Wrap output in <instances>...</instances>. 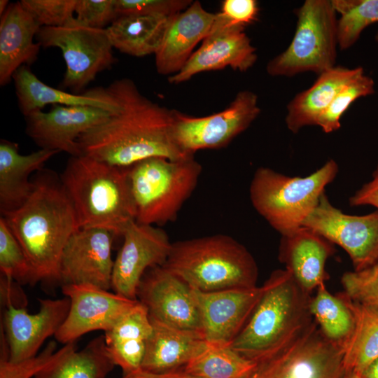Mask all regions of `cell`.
<instances>
[{"instance_id":"6da1fadb","label":"cell","mask_w":378,"mask_h":378,"mask_svg":"<svg viewBox=\"0 0 378 378\" xmlns=\"http://www.w3.org/2000/svg\"><path fill=\"white\" fill-rule=\"evenodd\" d=\"M101 88L118 108L78 138L80 155L122 168L152 158L177 160L191 156L174 139V109L143 95L128 78Z\"/></svg>"},{"instance_id":"7a4b0ae2","label":"cell","mask_w":378,"mask_h":378,"mask_svg":"<svg viewBox=\"0 0 378 378\" xmlns=\"http://www.w3.org/2000/svg\"><path fill=\"white\" fill-rule=\"evenodd\" d=\"M27 201L3 216L29 261L31 286H60L59 262L69 238L80 229L60 177L42 169Z\"/></svg>"},{"instance_id":"3957f363","label":"cell","mask_w":378,"mask_h":378,"mask_svg":"<svg viewBox=\"0 0 378 378\" xmlns=\"http://www.w3.org/2000/svg\"><path fill=\"white\" fill-rule=\"evenodd\" d=\"M246 323L230 346L254 362L286 346L313 321L311 294L288 270L274 271Z\"/></svg>"},{"instance_id":"277c9868","label":"cell","mask_w":378,"mask_h":378,"mask_svg":"<svg viewBox=\"0 0 378 378\" xmlns=\"http://www.w3.org/2000/svg\"><path fill=\"white\" fill-rule=\"evenodd\" d=\"M60 178L80 228H104L122 236L135 220L129 167L85 155L71 156Z\"/></svg>"},{"instance_id":"5b68a950","label":"cell","mask_w":378,"mask_h":378,"mask_svg":"<svg viewBox=\"0 0 378 378\" xmlns=\"http://www.w3.org/2000/svg\"><path fill=\"white\" fill-rule=\"evenodd\" d=\"M193 289L213 292L257 286L258 269L248 250L217 234L172 243L163 265Z\"/></svg>"},{"instance_id":"8992f818","label":"cell","mask_w":378,"mask_h":378,"mask_svg":"<svg viewBox=\"0 0 378 378\" xmlns=\"http://www.w3.org/2000/svg\"><path fill=\"white\" fill-rule=\"evenodd\" d=\"M338 171L337 163L332 159L304 177L289 176L268 167H259L249 187L251 202L281 236L290 234L302 226Z\"/></svg>"},{"instance_id":"52a82bcc","label":"cell","mask_w":378,"mask_h":378,"mask_svg":"<svg viewBox=\"0 0 378 378\" xmlns=\"http://www.w3.org/2000/svg\"><path fill=\"white\" fill-rule=\"evenodd\" d=\"M202 169L194 155L177 160L152 158L129 167L135 221L155 226L174 221Z\"/></svg>"},{"instance_id":"ba28073f","label":"cell","mask_w":378,"mask_h":378,"mask_svg":"<svg viewBox=\"0 0 378 378\" xmlns=\"http://www.w3.org/2000/svg\"><path fill=\"white\" fill-rule=\"evenodd\" d=\"M332 1L306 0L295 10L296 29L288 48L272 59V76L291 77L304 72L318 75L335 66L338 18Z\"/></svg>"},{"instance_id":"9c48e42d","label":"cell","mask_w":378,"mask_h":378,"mask_svg":"<svg viewBox=\"0 0 378 378\" xmlns=\"http://www.w3.org/2000/svg\"><path fill=\"white\" fill-rule=\"evenodd\" d=\"M255 363L245 378H347L342 349L314 320L286 346Z\"/></svg>"},{"instance_id":"30bf717a","label":"cell","mask_w":378,"mask_h":378,"mask_svg":"<svg viewBox=\"0 0 378 378\" xmlns=\"http://www.w3.org/2000/svg\"><path fill=\"white\" fill-rule=\"evenodd\" d=\"M36 38L43 48L61 50L66 64L62 86L76 94L115 60L106 29L85 26L76 18L62 27H41Z\"/></svg>"},{"instance_id":"8fae6325","label":"cell","mask_w":378,"mask_h":378,"mask_svg":"<svg viewBox=\"0 0 378 378\" xmlns=\"http://www.w3.org/2000/svg\"><path fill=\"white\" fill-rule=\"evenodd\" d=\"M260 113L256 94L239 92L230 105L218 113L194 117L174 110V136L183 153L227 146L245 131Z\"/></svg>"},{"instance_id":"7c38bea8","label":"cell","mask_w":378,"mask_h":378,"mask_svg":"<svg viewBox=\"0 0 378 378\" xmlns=\"http://www.w3.org/2000/svg\"><path fill=\"white\" fill-rule=\"evenodd\" d=\"M302 226L342 247L356 271L378 260V210L361 216L344 214L324 192Z\"/></svg>"},{"instance_id":"4fadbf2b","label":"cell","mask_w":378,"mask_h":378,"mask_svg":"<svg viewBox=\"0 0 378 378\" xmlns=\"http://www.w3.org/2000/svg\"><path fill=\"white\" fill-rule=\"evenodd\" d=\"M122 237L123 242L114 260L111 289L136 300L137 289L144 274L166 262L172 243L162 228L135 220L127 226Z\"/></svg>"},{"instance_id":"5bb4252c","label":"cell","mask_w":378,"mask_h":378,"mask_svg":"<svg viewBox=\"0 0 378 378\" xmlns=\"http://www.w3.org/2000/svg\"><path fill=\"white\" fill-rule=\"evenodd\" d=\"M61 288L70 301L66 318L55 335L63 344L76 342L92 331L111 330L137 302L89 284H67Z\"/></svg>"},{"instance_id":"9a60e30c","label":"cell","mask_w":378,"mask_h":378,"mask_svg":"<svg viewBox=\"0 0 378 378\" xmlns=\"http://www.w3.org/2000/svg\"><path fill=\"white\" fill-rule=\"evenodd\" d=\"M136 299L151 317L176 328L202 333L193 288L164 265L144 274Z\"/></svg>"},{"instance_id":"2e32d148","label":"cell","mask_w":378,"mask_h":378,"mask_svg":"<svg viewBox=\"0 0 378 378\" xmlns=\"http://www.w3.org/2000/svg\"><path fill=\"white\" fill-rule=\"evenodd\" d=\"M115 237L111 231L99 227H82L74 233L61 255L60 286L89 284L111 289Z\"/></svg>"},{"instance_id":"e0dca14e","label":"cell","mask_w":378,"mask_h":378,"mask_svg":"<svg viewBox=\"0 0 378 378\" xmlns=\"http://www.w3.org/2000/svg\"><path fill=\"white\" fill-rule=\"evenodd\" d=\"M39 310L29 314L25 307L11 303L4 305V335L8 351V359L21 361L36 356L44 342L55 336L68 314L70 301L59 299H39Z\"/></svg>"},{"instance_id":"ac0fdd59","label":"cell","mask_w":378,"mask_h":378,"mask_svg":"<svg viewBox=\"0 0 378 378\" xmlns=\"http://www.w3.org/2000/svg\"><path fill=\"white\" fill-rule=\"evenodd\" d=\"M112 112L88 106H52L48 112L35 111L25 117L26 133L41 148L80 155L78 138L104 121Z\"/></svg>"},{"instance_id":"d6986e66","label":"cell","mask_w":378,"mask_h":378,"mask_svg":"<svg viewBox=\"0 0 378 378\" xmlns=\"http://www.w3.org/2000/svg\"><path fill=\"white\" fill-rule=\"evenodd\" d=\"M244 28L225 24L217 13L211 33L181 71L170 76L168 81L179 84L199 73L217 71L227 66L241 72L249 69L257 61L258 56Z\"/></svg>"},{"instance_id":"ffe728a7","label":"cell","mask_w":378,"mask_h":378,"mask_svg":"<svg viewBox=\"0 0 378 378\" xmlns=\"http://www.w3.org/2000/svg\"><path fill=\"white\" fill-rule=\"evenodd\" d=\"M193 290L205 340L211 344L230 345L248 320L264 287L213 292Z\"/></svg>"},{"instance_id":"44dd1931","label":"cell","mask_w":378,"mask_h":378,"mask_svg":"<svg viewBox=\"0 0 378 378\" xmlns=\"http://www.w3.org/2000/svg\"><path fill=\"white\" fill-rule=\"evenodd\" d=\"M217 13L206 10L199 1L171 16L161 44L155 54L162 75H174L184 66L196 46L211 33Z\"/></svg>"},{"instance_id":"7402d4cb","label":"cell","mask_w":378,"mask_h":378,"mask_svg":"<svg viewBox=\"0 0 378 378\" xmlns=\"http://www.w3.org/2000/svg\"><path fill=\"white\" fill-rule=\"evenodd\" d=\"M335 251L330 241L302 226L281 236L279 259L299 286L312 294L328 279L326 264Z\"/></svg>"},{"instance_id":"603a6c76","label":"cell","mask_w":378,"mask_h":378,"mask_svg":"<svg viewBox=\"0 0 378 378\" xmlns=\"http://www.w3.org/2000/svg\"><path fill=\"white\" fill-rule=\"evenodd\" d=\"M41 27L20 1L10 3L0 20V84L9 83L22 66L34 63L41 47L34 37Z\"/></svg>"},{"instance_id":"cb8c5ba5","label":"cell","mask_w":378,"mask_h":378,"mask_svg":"<svg viewBox=\"0 0 378 378\" xmlns=\"http://www.w3.org/2000/svg\"><path fill=\"white\" fill-rule=\"evenodd\" d=\"M59 152L41 148L27 155L19 153L17 143L0 141V211L3 215L20 208L29 197L34 183L29 176L43 169Z\"/></svg>"},{"instance_id":"d4e9b609","label":"cell","mask_w":378,"mask_h":378,"mask_svg":"<svg viewBox=\"0 0 378 378\" xmlns=\"http://www.w3.org/2000/svg\"><path fill=\"white\" fill-rule=\"evenodd\" d=\"M150 319L153 331L147 342L142 370L162 372L182 369L208 344L200 332L176 328L150 316Z\"/></svg>"},{"instance_id":"484cf974","label":"cell","mask_w":378,"mask_h":378,"mask_svg":"<svg viewBox=\"0 0 378 378\" xmlns=\"http://www.w3.org/2000/svg\"><path fill=\"white\" fill-rule=\"evenodd\" d=\"M15 93L19 108L22 114L42 110L46 105L88 106L113 112L118 105L106 95L100 87L90 89L83 93L66 92L41 81L26 65L13 75Z\"/></svg>"},{"instance_id":"4316f807","label":"cell","mask_w":378,"mask_h":378,"mask_svg":"<svg viewBox=\"0 0 378 378\" xmlns=\"http://www.w3.org/2000/svg\"><path fill=\"white\" fill-rule=\"evenodd\" d=\"M363 72L362 67L335 66L318 75L309 88L297 94L288 104L285 120L288 129L298 133L305 126L316 125L337 93Z\"/></svg>"},{"instance_id":"83f0119b","label":"cell","mask_w":378,"mask_h":378,"mask_svg":"<svg viewBox=\"0 0 378 378\" xmlns=\"http://www.w3.org/2000/svg\"><path fill=\"white\" fill-rule=\"evenodd\" d=\"M153 327L147 308L139 300L104 332L107 350L122 374L141 368Z\"/></svg>"},{"instance_id":"f1b7e54d","label":"cell","mask_w":378,"mask_h":378,"mask_svg":"<svg viewBox=\"0 0 378 378\" xmlns=\"http://www.w3.org/2000/svg\"><path fill=\"white\" fill-rule=\"evenodd\" d=\"M114 366L104 335H100L80 351L76 342L64 344L34 378H106Z\"/></svg>"},{"instance_id":"f546056e","label":"cell","mask_w":378,"mask_h":378,"mask_svg":"<svg viewBox=\"0 0 378 378\" xmlns=\"http://www.w3.org/2000/svg\"><path fill=\"white\" fill-rule=\"evenodd\" d=\"M170 18L160 15H123L116 18L106 29L113 48L131 56L144 57L155 54Z\"/></svg>"},{"instance_id":"4dcf8cb0","label":"cell","mask_w":378,"mask_h":378,"mask_svg":"<svg viewBox=\"0 0 378 378\" xmlns=\"http://www.w3.org/2000/svg\"><path fill=\"white\" fill-rule=\"evenodd\" d=\"M354 316V331L343 348L347 376L361 374L378 357V309L351 301L343 292Z\"/></svg>"},{"instance_id":"1f68e13d","label":"cell","mask_w":378,"mask_h":378,"mask_svg":"<svg viewBox=\"0 0 378 378\" xmlns=\"http://www.w3.org/2000/svg\"><path fill=\"white\" fill-rule=\"evenodd\" d=\"M309 309L324 337L343 350L354 331L355 321L342 292L334 295L325 284L320 285L312 297Z\"/></svg>"},{"instance_id":"d6a6232c","label":"cell","mask_w":378,"mask_h":378,"mask_svg":"<svg viewBox=\"0 0 378 378\" xmlns=\"http://www.w3.org/2000/svg\"><path fill=\"white\" fill-rule=\"evenodd\" d=\"M207 343L183 368L189 374L198 378H245L255 365L229 344Z\"/></svg>"},{"instance_id":"836d02e7","label":"cell","mask_w":378,"mask_h":378,"mask_svg":"<svg viewBox=\"0 0 378 378\" xmlns=\"http://www.w3.org/2000/svg\"><path fill=\"white\" fill-rule=\"evenodd\" d=\"M338 19L339 48L346 50L369 25L378 22V0H333Z\"/></svg>"},{"instance_id":"e575fe53","label":"cell","mask_w":378,"mask_h":378,"mask_svg":"<svg viewBox=\"0 0 378 378\" xmlns=\"http://www.w3.org/2000/svg\"><path fill=\"white\" fill-rule=\"evenodd\" d=\"M0 270L1 276L21 286H31V270L29 261L3 216L0 218Z\"/></svg>"},{"instance_id":"d590c367","label":"cell","mask_w":378,"mask_h":378,"mask_svg":"<svg viewBox=\"0 0 378 378\" xmlns=\"http://www.w3.org/2000/svg\"><path fill=\"white\" fill-rule=\"evenodd\" d=\"M374 93L373 79L364 72L346 85L335 96L330 106L319 118L317 125L325 133L337 130L340 119L349 106L356 99Z\"/></svg>"},{"instance_id":"8d00e7d4","label":"cell","mask_w":378,"mask_h":378,"mask_svg":"<svg viewBox=\"0 0 378 378\" xmlns=\"http://www.w3.org/2000/svg\"><path fill=\"white\" fill-rule=\"evenodd\" d=\"M341 284L351 301L378 309V260L363 270L344 272Z\"/></svg>"},{"instance_id":"74e56055","label":"cell","mask_w":378,"mask_h":378,"mask_svg":"<svg viewBox=\"0 0 378 378\" xmlns=\"http://www.w3.org/2000/svg\"><path fill=\"white\" fill-rule=\"evenodd\" d=\"M20 2L41 27H62L75 18L76 0H21Z\"/></svg>"},{"instance_id":"f35d334b","label":"cell","mask_w":378,"mask_h":378,"mask_svg":"<svg viewBox=\"0 0 378 378\" xmlns=\"http://www.w3.org/2000/svg\"><path fill=\"white\" fill-rule=\"evenodd\" d=\"M57 342L50 341L36 356L18 362L8 359L7 346L1 344L0 378H34L55 356Z\"/></svg>"},{"instance_id":"ab89813d","label":"cell","mask_w":378,"mask_h":378,"mask_svg":"<svg viewBox=\"0 0 378 378\" xmlns=\"http://www.w3.org/2000/svg\"><path fill=\"white\" fill-rule=\"evenodd\" d=\"M192 0H114L116 18L132 15L172 16L186 10Z\"/></svg>"},{"instance_id":"60d3db41","label":"cell","mask_w":378,"mask_h":378,"mask_svg":"<svg viewBox=\"0 0 378 378\" xmlns=\"http://www.w3.org/2000/svg\"><path fill=\"white\" fill-rule=\"evenodd\" d=\"M76 21L94 29H106L116 18L114 0H76Z\"/></svg>"},{"instance_id":"b9f144b4","label":"cell","mask_w":378,"mask_h":378,"mask_svg":"<svg viewBox=\"0 0 378 378\" xmlns=\"http://www.w3.org/2000/svg\"><path fill=\"white\" fill-rule=\"evenodd\" d=\"M259 8L255 0H225L222 3L220 19L227 25L242 26L257 20Z\"/></svg>"},{"instance_id":"7bdbcfd3","label":"cell","mask_w":378,"mask_h":378,"mask_svg":"<svg viewBox=\"0 0 378 378\" xmlns=\"http://www.w3.org/2000/svg\"><path fill=\"white\" fill-rule=\"evenodd\" d=\"M351 206H372L378 210V164L372 179L363 184L349 200Z\"/></svg>"},{"instance_id":"ee69618b","label":"cell","mask_w":378,"mask_h":378,"mask_svg":"<svg viewBox=\"0 0 378 378\" xmlns=\"http://www.w3.org/2000/svg\"><path fill=\"white\" fill-rule=\"evenodd\" d=\"M120 378H198L188 372L183 368L162 372H149L141 368L133 372L122 374Z\"/></svg>"},{"instance_id":"f6af8a7d","label":"cell","mask_w":378,"mask_h":378,"mask_svg":"<svg viewBox=\"0 0 378 378\" xmlns=\"http://www.w3.org/2000/svg\"><path fill=\"white\" fill-rule=\"evenodd\" d=\"M360 374L362 378H378V357Z\"/></svg>"},{"instance_id":"bcb514c9","label":"cell","mask_w":378,"mask_h":378,"mask_svg":"<svg viewBox=\"0 0 378 378\" xmlns=\"http://www.w3.org/2000/svg\"><path fill=\"white\" fill-rule=\"evenodd\" d=\"M10 3L8 0H1L0 1V14L1 16L7 10Z\"/></svg>"},{"instance_id":"7dc6e473","label":"cell","mask_w":378,"mask_h":378,"mask_svg":"<svg viewBox=\"0 0 378 378\" xmlns=\"http://www.w3.org/2000/svg\"><path fill=\"white\" fill-rule=\"evenodd\" d=\"M347 378H362L360 374H352L347 377Z\"/></svg>"},{"instance_id":"c3c4849f","label":"cell","mask_w":378,"mask_h":378,"mask_svg":"<svg viewBox=\"0 0 378 378\" xmlns=\"http://www.w3.org/2000/svg\"><path fill=\"white\" fill-rule=\"evenodd\" d=\"M375 40L378 44V31L377 32L376 35H375Z\"/></svg>"}]
</instances>
